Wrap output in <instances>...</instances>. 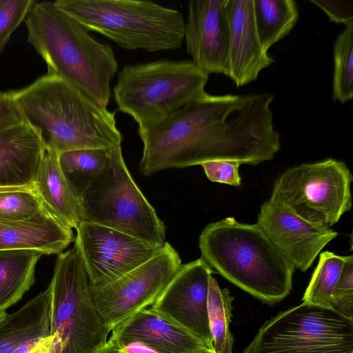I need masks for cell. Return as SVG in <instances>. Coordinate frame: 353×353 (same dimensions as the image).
I'll list each match as a JSON object with an SVG mask.
<instances>
[{
	"label": "cell",
	"mask_w": 353,
	"mask_h": 353,
	"mask_svg": "<svg viewBox=\"0 0 353 353\" xmlns=\"http://www.w3.org/2000/svg\"><path fill=\"white\" fill-rule=\"evenodd\" d=\"M96 353H123L122 350L114 343L108 340L106 343Z\"/></svg>",
	"instance_id": "36"
},
{
	"label": "cell",
	"mask_w": 353,
	"mask_h": 353,
	"mask_svg": "<svg viewBox=\"0 0 353 353\" xmlns=\"http://www.w3.org/2000/svg\"><path fill=\"white\" fill-rule=\"evenodd\" d=\"M212 270L201 258L182 265L149 308L189 331L213 350L208 315Z\"/></svg>",
	"instance_id": "13"
},
{
	"label": "cell",
	"mask_w": 353,
	"mask_h": 353,
	"mask_svg": "<svg viewBox=\"0 0 353 353\" xmlns=\"http://www.w3.org/2000/svg\"><path fill=\"white\" fill-rule=\"evenodd\" d=\"M199 240L201 258L243 290L268 304L290 294L294 268L256 223L226 217L208 224Z\"/></svg>",
	"instance_id": "4"
},
{
	"label": "cell",
	"mask_w": 353,
	"mask_h": 353,
	"mask_svg": "<svg viewBox=\"0 0 353 353\" xmlns=\"http://www.w3.org/2000/svg\"><path fill=\"white\" fill-rule=\"evenodd\" d=\"M54 4L89 31L128 50L179 49L184 40L182 14L151 1L57 0Z\"/></svg>",
	"instance_id": "5"
},
{
	"label": "cell",
	"mask_w": 353,
	"mask_h": 353,
	"mask_svg": "<svg viewBox=\"0 0 353 353\" xmlns=\"http://www.w3.org/2000/svg\"><path fill=\"white\" fill-rule=\"evenodd\" d=\"M345 259L346 256L337 255L330 251L321 252L302 301L330 307L331 294Z\"/></svg>",
	"instance_id": "26"
},
{
	"label": "cell",
	"mask_w": 353,
	"mask_h": 353,
	"mask_svg": "<svg viewBox=\"0 0 353 353\" xmlns=\"http://www.w3.org/2000/svg\"><path fill=\"white\" fill-rule=\"evenodd\" d=\"M227 288H220L216 280L211 276L208 296V315L216 353H232L233 336L229 329L232 316V301Z\"/></svg>",
	"instance_id": "25"
},
{
	"label": "cell",
	"mask_w": 353,
	"mask_h": 353,
	"mask_svg": "<svg viewBox=\"0 0 353 353\" xmlns=\"http://www.w3.org/2000/svg\"><path fill=\"white\" fill-rule=\"evenodd\" d=\"M7 315L6 311H0V321L3 320L5 316Z\"/></svg>",
	"instance_id": "38"
},
{
	"label": "cell",
	"mask_w": 353,
	"mask_h": 353,
	"mask_svg": "<svg viewBox=\"0 0 353 353\" xmlns=\"http://www.w3.org/2000/svg\"><path fill=\"white\" fill-rule=\"evenodd\" d=\"M25 122L18 108L7 92L0 99V131Z\"/></svg>",
	"instance_id": "33"
},
{
	"label": "cell",
	"mask_w": 353,
	"mask_h": 353,
	"mask_svg": "<svg viewBox=\"0 0 353 353\" xmlns=\"http://www.w3.org/2000/svg\"><path fill=\"white\" fill-rule=\"evenodd\" d=\"M243 353H353V320L303 302L267 320Z\"/></svg>",
	"instance_id": "9"
},
{
	"label": "cell",
	"mask_w": 353,
	"mask_h": 353,
	"mask_svg": "<svg viewBox=\"0 0 353 353\" xmlns=\"http://www.w3.org/2000/svg\"><path fill=\"white\" fill-rule=\"evenodd\" d=\"M330 307L353 320V256H346L340 276L334 287Z\"/></svg>",
	"instance_id": "30"
},
{
	"label": "cell",
	"mask_w": 353,
	"mask_h": 353,
	"mask_svg": "<svg viewBox=\"0 0 353 353\" xmlns=\"http://www.w3.org/2000/svg\"><path fill=\"white\" fill-rule=\"evenodd\" d=\"M76 230L74 245L92 287L117 279L150 259L164 245L85 221H81Z\"/></svg>",
	"instance_id": "12"
},
{
	"label": "cell",
	"mask_w": 353,
	"mask_h": 353,
	"mask_svg": "<svg viewBox=\"0 0 353 353\" xmlns=\"http://www.w3.org/2000/svg\"><path fill=\"white\" fill-rule=\"evenodd\" d=\"M25 23L28 41L45 61L47 74L62 78L107 108L110 82L118 69L111 46L95 40L54 2H36Z\"/></svg>",
	"instance_id": "3"
},
{
	"label": "cell",
	"mask_w": 353,
	"mask_h": 353,
	"mask_svg": "<svg viewBox=\"0 0 353 353\" xmlns=\"http://www.w3.org/2000/svg\"><path fill=\"white\" fill-rule=\"evenodd\" d=\"M257 34L262 48L271 46L287 36L299 19L294 0H253Z\"/></svg>",
	"instance_id": "23"
},
{
	"label": "cell",
	"mask_w": 353,
	"mask_h": 353,
	"mask_svg": "<svg viewBox=\"0 0 353 353\" xmlns=\"http://www.w3.org/2000/svg\"><path fill=\"white\" fill-rule=\"evenodd\" d=\"M268 92L214 96L205 92L143 129L139 170L149 176L213 160L257 165L281 148Z\"/></svg>",
	"instance_id": "1"
},
{
	"label": "cell",
	"mask_w": 353,
	"mask_h": 353,
	"mask_svg": "<svg viewBox=\"0 0 353 353\" xmlns=\"http://www.w3.org/2000/svg\"><path fill=\"white\" fill-rule=\"evenodd\" d=\"M44 208L34 188L0 191V219L19 221L29 219Z\"/></svg>",
	"instance_id": "28"
},
{
	"label": "cell",
	"mask_w": 353,
	"mask_h": 353,
	"mask_svg": "<svg viewBox=\"0 0 353 353\" xmlns=\"http://www.w3.org/2000/svg\"><path fill=\"white\" fill-rule=\"evenodd\" d=\"M333 49L332 99L345 103L353 98V21L345 25Z\"/></svg>",
	"instance_id": "27"
},
{
	"label": "cell",
	"mask_w": 353,
	"mask_h": 353,
	"mask_svg": "<svg viewBox=\"0 0 353 353\" xmlns=\"http://www.w3.org/2000/svg\"><path fill=\"white\" fill-rule=\"evenodd\" d=\"M44 146L25 122L0 131V188H34Z\"/></svg>",
	"instance_id": "18"
},
{
	"label": "cell",
	"mask_w": 353,
	"mask_h": 353,
	"mask_svg": "<svg viewBox=\"0 0 353 353\" xmlns=\"http://www.w3.org/2000/svg\"><path fill=\"white\" fill-rule=\"evenodd\" d=\"M229 0H192L188 3L184 39L192 61L209 74L228 76Z\"/></svg>",
	"instance_id": "15"
},
{
	"label": "cell",
	"mask_w": 353,
	"mask_h": 353,
	"mask_svg": "<svg viewBox=\"0 0 353 353\" xmlns=\"http://www.w3.org/2000/svg\"><path fill=\"white\" fill-rule=\"evenodd\" d=\"M51 287L0 321V353H25L50 335Z\"/></svg>",
	"instance_id": "21"
},
{
	"label": "cell",
	"mask_w": 353,
	"mask_h": 353,
	"mask_svg": "<svg viewBox=\"0 0 353 353\" xmlns=\"http://www.w3.org/2000/svg\"><path fill=\"white\" fill-rule=\"evenodd\" d=\"M119 347L123 353H160L140 341H130L119 346Z\"/></svg>",
	"instance_id": "34"
},
{
	"label": "cell",
	"mask_w": 353,
	"mask_h": 353,
	"mask_svg": "<svg viewBox=\"0 0 353 353\" xmlns=\"http://www.w3.org/2000/svg\"><path fill=\"white\" fill-rule=\"evenodd\" d=\"M44 148L58 154L121 146L115 113L97 105L75 86L46 74L30 85L7 92Z\"/></svg>",
	"instance_id": "2"
},
{
	"label": "cell",
	"mask_w": 353,
	"mask_h": 353,
	"mask_svg": "<svg viewBox=\"0 0 353 353\" xmlns=\"http://www.w3.org/2000/svg\"><path fill=\"white\" fill-rule=\"evenodd\" d=\"M43 254L32 249L0 250V311L20 301L32 287L36 265Z\"/></svg>",
	"instance_id": "22"
},
{
	"label": "cell",
	"mask_w": 353,
	"mask_h": 353,
	"mask_svg": "<svg viewBox=\"0 0 353 353\" xmlns=\"http://www.w3.org/2000/svg\"><path fill=\"white\" fill-rule=\"evenodd\" d=\"M50 285V353H96L111 331L92 303L88 276L75 245L58 254Z\"/></svg>",
	"instance_id": "7"
},
{
	"label": "cell",
	"mask_w": 353,
	"mask_h": 353,
	"mask_svg": "<svg viewBox=\"0 0 353 353\" xmlns=\"http://www.w3.org/2000/svg\"><path fill=\"white\" fill-rule=\"evenodd\" d=\"M208 76L192 60L126 65L118 74L114 97L120 111L143 129L203 94Z\"/></svg>",
	"instance_id": "6"
},
{
	"label": "cell",
	"mask_w": 353,
	"mask_h": 353,
	"mask_svg": "<svg viewBox=\"0 0 353 353\" xmlns=\"http://www.w3.org/2000/svg\"><path fill=\"white\" fill-rule=\"evenodd\" d=\"M59 157L44 148L34 190L47 212L65 227L77 229L82 221L80 200L65 178Z\"/></svg>",
	"instance_id": "20"
},
{
	"label": "cell",
	"mask_w": 353,
	"mask_h": 353,
	"mask_svg": "<svg viewBox=\"0 0 353 353\" xmlns=\"http://www.w3.org/2000/svg\"><path fill=\"white\" fill-rule=\"evenodd\" d=\"M112 148L82 149L59 155L61 171L79 200L107 164Z\"/></svg>",
	"instance_id": "24"
},
{
	"label": "cell",
	"mask_w": 353,
	"mask_h": 353,
	"mask_svg": "<svg viewBox=\"0 0 353 353\" xmlns=\"http://www.w3.org/2000/svg\"><path fill=\"white\" fill-rule=\"evenodd\" d=\"M256 224L294 268L301 272L307 271L323 248L338 235L270 199L261 205Z\"/></svg>",
	"instance_id": "14"
},
{
	"label": "cell",
	"mask_w": 353,
	"mask_h": 353,
	"mask_svg": "<svg viewBox=\"0 0 353 353\" xmlns=\"http://www.w3.org/2000/svg\"><path fill=\"white\" fill-rule=\"evenodd\" d=\"M241 163L229 160H213L201 164L208 179L213 182L240 186L239 168Z\"/></svg>",
	"instance_id": "31"
},
{
	"label": "cell",
	"mask_w": 353,
	"mask_h": 353,
	"mask_svg": "<svg viewBox=\"0 0 353 353\" xmlns=\"http://www.w3.org/2000/svg\"><path fill=\"white\" fill-rule=\"evenodd\" d=\"M52 338L50 335L38 339L25 353H50Z\"/></svg>",
	"instance_id": "35"
},
{
	"label": "cell",
	"mask_w": 353,
	"mask_h": 353,
	"mask_svg": "<svg viewBox=\"0 0 353 353\" xmlns=\"http://www.w3.org/2000/svg\"><path fill=\"white\" fill-rule=\"evenodd\" d=\"M182 265L167 241L155 255L117 279L99 287L90 285L92 303L104 325H116L152 305Z\"/></svg>",
	"instance_id": "11"
},
{
	"label": "cell",
	"mask_w": 353,
	"mask_h": 353,
	"mask_svg": "<svg viewBox=\"0 0 353 353\" xmlns=\"http://www.w3.org/2000/svg\"><path fill=\"white\" fill-rule=\"evenodd\" d=\"M35 3L32 0H0V54Z\"/></svg>",
	"instance_id": "29"
},
{
	"label": "cell",
	"mask_w": 353,
	"mask_h": 353,
	"mask_svg": "<svg viewBox=\"0 0 353 353\" xmlns=\"http://www.w3.org/2000/svg\"><path fill=\"white\" fill-rule=\"evenodd\" d=\"M353 177L334 159L289 168L275 181L270 199L314 224L330 228L351 210Z\"/></svg>",
	"instance_id": "10"
},
{
	"label": "cell",
	"mask_w": 353,
	"mask_h": 353,
	"mask_svg": "<svg viewBox=\"0 0 353 353\" xmlns=\"http://www.w3.org/2000/svg\"><path fill=\"white\" fill-rule=\"evenodd\" d=\"M228 77L237 87L254 81L274 62L261 46L253 0H229Z\"/></svg>",
	"instance_id": "16"
},
{
	"label": "cell",
	"mask_w": 353,
	"mask_h": 353,
	"mask_svg": "<svg viewBox=\"0 0 353 353\" xmlns=\"http://www.w3.org/2000/svg\"><path fill=\"white\" fill-rule=\"evenodd\" d=\"M310 1L321 8L327 15L330 21L345 25L353 21L352 0H310Z\"/></svg>",
	"instance_id": "32"
},
{
	"label": "cell",
	"mask_w": 353,
	"mask_h": 353,
	"mask_svg": "<svg viewBox=\"0 0 353 353\" xmlns=\"http://www.w3.org/2000/svg\"><path fill=\"white\" fill-rule=\"evenodd\" d=\"M195 353H216L214 350H211L207 347L202 348Z\"/></svg>",
	"instance_id": "37"
},
{
	"label": "cell",
	"mask_w": 353,
	"mask_h": 353,
	"mask_svg": "<svg viewBox=\"0 0 353 353\" xmlns=\"http://www.w3.org/2000/svg\"><path fill=\"white\" fill-rule=\"evenodd\" d=\"M4 92H0V99L3 97Z\"/></svg>",
	"instance_id": "39"
},
{
	"label": "cell",
	"mask_w": 353,
	"mask_h": 353,
	"mask_svg": "<svg viewBox=\"0 0 353 353\" xmlns=\"http://www.w3.org/2000/svg\"><path fill=\"white\" fill-rule=\"evenodd\" d=\"M82 221L104 225L163 245L165 225L133 180L121 146L80 199Z\"/></svg>",
	"instance_id": "8"
},
{
	"label": "cell",
	"mask_w": 353,
	"mask_h": 353,
	"mask_svg": "<svg viewBox=\"0 0 353 353\" xmlns=\"http://www.w3.org/2000/svg\"><path fill=\"white\" fill-rule=\"evenodd\" d=\"M75 239L72 229L43 210L23 221L0 219V250L32 249L59 254Z\"/></svg>",
	"instance_id": "19"
},
{
	"label": "cell",
	"mask_w": 353,
	"mask_h": 353,
	"mask_svg": "<svg viewBox=\"0 0 353 353\" xmlns=\"http://www.w3.org/2000/svg\"><path fill=\"white\" fill-rule=\"evenodd\" d=\"M111 333L108 341L118 347L140 341L160 353H195L206 347L187 330L147 308L116 325Z\"/></svg>",
	"instance_id": "17"
}]
</instances>
